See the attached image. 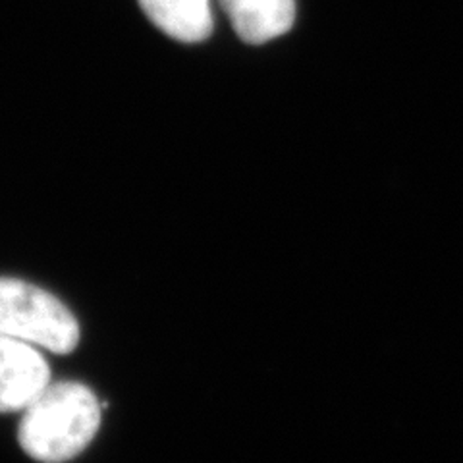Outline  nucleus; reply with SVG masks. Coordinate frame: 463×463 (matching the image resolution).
Returning <instances> with one entry per match:
<instances>
[{"label": "nucleus", "instance_id": "4", "mask_svg": "<svg viewBox=\"0 0 463 463\" xmlns=\"http://www.w3.org/2000/svg\"><path fill=\"white\" fill-rule=\"evenodd\" d=\"M241 41L263 45L284 35L296 20L294 0H219Z\"/></svg>", "mask_w": 463, "mask_h": 463}, {"label": "nucleus", "instance_id": "3", "mask_svg": "<svg viewBox=\"0 0 463 463\" xmlns=\"http://www.w3.org/2000/svg\"><path fill=\"white\" fill-rule=\"evenodd\" d=\"M49 381V364L35 345L0 335V413L24 411Z\"/></svg>", "mask_w": 463, "mask_h": 463}, {"label": "nucleus", "instance_id": "1", "mask_svg": "<svg viewBox=\"0 0 463 463\" xmlns=\"http://www.w3.org/2000/svg\"><path fill=\"white\" fill-rule=\"evenodd\" d=\"M100 427V405L80 383L49 384L24 410L22 450L41 463H66L91 444Z\"/></svg>", "mask_w": 463, "mask_h": 463}, {"label": "nucleus", "instance_id": "2", "mask_svg": "<svg viewBox=\"0 0 463 463\" xmlns=\"http://www.w3.org/2000/svg\"><path fill=\"white\" fill-rule=\"evenodd\" d=\"M0 335L64 355L78 347L80 325L45 289L18 279H0Z\"/></svg>", "mask_w": 463, "mask_h": 463}, {"label": "nucleus", "instance_id": "5", "mask_svg": "<svg viewBox=\"0 0 463 463\" xmlns=\"http://www.w3.org/2000/svg\"><path fill=\"white\" fill-rule=\"evenodd\" d=\"M145 16L180 43H201L213 33L211 0H137Z\"/></svg>", "mask_w": 463, "mask_h": 463}]
</instances>
